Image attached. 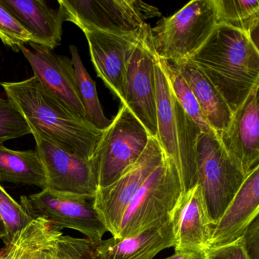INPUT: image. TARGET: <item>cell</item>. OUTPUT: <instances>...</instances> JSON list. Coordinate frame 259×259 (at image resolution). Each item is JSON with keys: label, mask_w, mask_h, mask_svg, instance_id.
Masks as SVG:
<instances>
[{"label": "cell", "mask_w": 259, "mask_h": 259, "mask_svg": "<svg viewBox=\"0 0 259 259\" xmlns=\"http://www.w3.org/2000/svg\"><path fill=\"white\" fill-rule=\"evenodd\" d=\"M0 85L30 127L64 151L84 160L92 159L104 130L72 111L35 76Z\"/></svg>", "instance_id": "cell-1"}, {"label": "cell", "mask_w": 259, "mask_h": 259, "mask_svg": "<svg viewBox=\"0 0 259 259\" xmlns=\"http://www.w3.org/2000/svg\"><path fill=\"white\" fill-rule=\"evenodd\" d=\"M218 89L232 113L259 85V51L251 37L218 24L189 59Z\"/></svg>", "instance_id": "cell-2"}, {"label": "cell", "mask_w": 259, "mask_h": 259, "mask_svg": "<svg viewBox=\"0 0 259 259\" xmlns=\"http://www.w3.org/2000/svg\"><path fill=\"white\" fill-rule=\"evenodd\" d=\"M217 25L214 0L191 1L151 28L156 54L172 64L186 61L207 41Z\"/></svg>", "instance_id": "cell-3"}, {"label": "cell", "mask_w": 259, "mask_h": 259, "mask_svg": "<svg viewBox=\"0 0 259 259\" xmlns=\"http://www.w3.org/2000/svg\"><path fill=\"white\" fill-rule=\"evenodd\" d=\"M150 138L140 121L122 104L90 160L98 189L110 186L127 172L142 156Z\"/></svg>", "instance_id": "cell-4"}, {"label": "cell", "mask_w": 259, "mask_h": 259, "mask_svg": "<svg viewBox=\"0 0 259 259\" xmlns=\"http://www.w3.org/2000/svg\"><path fill=\"white\" fill-rule=\"evenodd\" d=\"M183 192L177 168L164 156L125 210L116 239L139 234L169 221Z\"/></svg>", "instance_id": "cell-5"}, {"label": "cell", "mask_w": 259, "mask_h": 259, "mask_svg": "<svg viewBox=\"0 0 259 259\" xmlns=\"http://www.w3.org/2000/svg\"><path fill=\"white\" fill-rule=\"evenodd\" d=\"M196 174V184L201 188L213 227L246 175L218 136L202 133L197 144Z\"/></svg>", "instance_id": "cell-6"}, {"label": "cell", "mask_w": 259, "mask_h": 259, "mask_svg": "<svg viewBox=\"0 0 259 259\" xmlns=\"http://www.w3.org/2000/svg\"><path fill=\"white\" fill-rule=\"evenodd\" d=\"M20 204L32 219L44 218L60 230H77L93 244L103 240L108 232L95 207V195L45 189L28 196L22 195Z\"/></svg>", "instance_id": "cell-7"}, {"label": "cell", "mask_w": 259, "mask_h": 259, "mask_svg": "<svg viewBox=\"0 0 259 259\" xmlns=\"http://www.w3.org/2000/svg\"><path fill=\"white\" fill-rule=\"evenodd\" d=\"M58 4L63 21L81 31L131 34L143 26L145 19L160 16L157 8L137 0H60Z\"/></svg>", "instance_id": "cell-8"}, {"label": "cell", "mask_w": 259, "mask_h": 259, "mask_svg": "<svg viewBox=\"0 0 259 259\" xmlns=\"http://www.w3.org/2000/svg\"><path fill=\"white\" fill-rule=\"evenodd\" d=\"M155 56L151 28L145 23L127 62L122 104L154 138L157 131Z\"/></svg>", "instance_id": "cell-9"}, {"label": "cell", "mask_w": 259, "mask_h": 259, "mask_svg": "<svg viewBox=\"0 0 259 259\" xmlns=\"http://www.w3.org/2000/svg\"><path fill=\"white\" fill-rule=\"evenodd\" d=\"M163 157L158 141L151 137L142 156L127 172L110 186L97 189L95 207L113 237H117L125 210L138 191Z\"/></svg>", "instance_id": "cell-10"}, {"label": "cell", "mask_w": 259, "mask_h": 259, "mask_svg": "<svg viewBox=\"0 0 259 259\" xmlns=\"http://www.w3.org/2000/svg\"><path fill=\"white\" fill-rule=\"evenodd\" d=\"M30 127V126H29ZM47 179V189L57 192L95 195L98 189L91 160L62 149L30 127Z\"/></svg>", "instance_id": "cell-11"}, {"label": "cell", "mask_w": 259, "mask_h": 259, "mask_svg": "<svg viewBox=\"0 0 259 259\" xmlns=\"http://www.w3.org/2000/svg\"><path fill=\"white\" fill-rule=\"evenodd\" d=\"M141 28L127 34H113L94 28L82 30L98 76L110 92L120 99L121 103L124 100L127 62Z\"/></svg>", "instance_id": "cell-12"}, {"label": "cell", "mask_w": 259, "mask_h": 259, "mask_svg": "<svg viewBox=\"0 0 259 259\" xmlns=\"http://www.w3.org/2000/svg\"><path fill=\"white\" fill-rule=\"evenodd\" d=\"M29 45L31 49L23 46L20 51L31 65L34 76L72 111L88 119L78 95L72 60L40 45Z\"/></svg>", "instance_id": "cell-13"}, {"label": "cell", "mask_w": 259, "mask_h": 259, "mask_svg": "<svg viewBox=\"0 0 259 259\" xmlns=\"http://www.w3.org/2000/svg\"><path fill=\"white\" fill-rule=\"evenodd\" d=\"M175 251H206L213 225L198 184L183 192L170 215Z\"/></svg>", "instance_id": "cell-14"}, {"label": "cell", "mask_w": 259, "mask_h": 259, "mask_svg": "<svg viewBox=\"0 0 259 259\" xmlns=\"http://www.w3.org/2000/svg\"><path fill=\"white\" fill-rule=\"evenodd\" d=\"M258 86L233 113L229 126L220 134L226 151L239 163L245 175L259 166Z\"/></svg>", "instance_id": "cell-15"}, {"label": "cell", "mask_w": 259, "mask_h": 259, "mask_svg": "<svg viewBox=\"0 0 259 259\" xmlns=\"http://www.w3.org/2000/svg\"><path fill=\"white\" fill-rule=\"evenodd\" d=\"M259 166L247 174L242 186L213 227L210 248L239 239L259 216Z\"/></svg>", "instance_id": "cell-16"}, {"label": "cell", "mask_w": 259, "mask_h": 259, "mask_svg": "<svg viewBox=\"0 0 259 259\" xmlns=\"http://www.w3.org/2000/svg\"><path fill=\"white\" fill-rule=\"evenodd\" d=\"M175 246L170 219L130 237L110 238L93 244L95 259H153L159 252Z\"/></svg>", "instance_id": "cell-17"}, {"label": "cell", "mask_w": 259, "mask_h": 259, "mask_svg": "<svg viewBox=\"0 0 259 259\" xmlns=\"http://www.w3.org/2000/svg\"><path fill=\"white\" fill-rule=\"evenodd\" d=\"M31 34L32 43L54 51L61 45L63 16L43 0H0Z\"/></svg>", "instance_id": "cell-18"}, {"label": "cell", "mask_w": 259, "mask_h": 259, "mask_svg": "<svg viewBox=\"0 0 259 259\" xmlns=\"http://www.w3.org/2000/svg\"><path fill=\"white\" fill-rule=\"evenodd\" d=\"M172 65L192 89L206 121L218 137L231 122L233 113L230 107L218 89L190 60Z\"/></svg>", "instance_id": "cell-19"}, {"label": "cell", "mask_w": 259, "mask_h": 259, "mask_svg": "<svg viewBox=\"0 0 259 259\" xmlns=\"http://www.w3.org/2000/svg\"><path fill=\"white\" fill-rule=\"evenodd\" d=\"M154 69L157 101V131L156 139L161 147L165 157L174 163L179 174L180 155L175 97L171 90L161 60L157 54Z\"/></svg>", "instance_id": "cell-20"}, {"label": "cell", "mask_w": 259, "mask_h": 259, "mask_svg": "<svg viewBox=\"0 0 259 259\" xmlns=\"http://www.w3.org/2000/svg\"><path fill=\"white\" fill-rule=\"evenodd\" d=\"M63 235L47 220L34 218L5 242L0 250V259H43L45 252Z\"/></svg>", "instance_id": "cell-21"}, {"label": "cell", "mask_w": 259, "mask_h": 259, "mask_svg": "<svg viewBox=\"0 0 259 259\" xmlns=\"http://www.w3.org/2000/svg\"><path fill=\"white\" fill-rule=\"evenodd\" d=\"M34 186L47 189L41 160L36 151H15L0 143V183Z\"/></svg>", "instance_id": "cell-22"}, {"label": "cell", "mask_w": 259, "mask_h": 259, "mask_svg": "<svg viewBox=\"0 0 259 259\" xmlns=\"http://www.w3.org/2000/svg\"><path fill=\"white\" fill-rule=\"evenodd\" d=\"M218 25L245 33L257 46L259 2L257 0H214Z\"/></svg>", "instance_id": "cell-23"}, {"label": "cell", "mask_w": 259, "mask_h": 259, "mask_svg": "<svg viewBox=\"0 0 259 259\" xmlns=\"http://www.w3.org/2000/svg\"><path fill=\"white\" fill-rule=\"evenodd\" d=\"M69 51L75 69L78 95L85 110L88 119L98 130H105L111 124L112 120L107 119L104 115L98 98L96 84L83 65L76 47L71 45Z\"/></svg>", "instance_id": "cell-24"}, {"label": "cell", "mask_w": 259, "mask_h": 259, "mask_svg": "<svg viewBox=\"0 0 259 259\" xmlns=\"http://www.w3.org/2000/svg\"><path fill=\"white\" fill-rule=\"evenodd\" d=\"M160 60L166 72L172 94L182 108L198 125L201 133L217 136L206 121L192 89L185 81L183 77L170 63L163 59H160Z\"/></svg>", "instance_id": "cell-25"}, {"label": "cell", "mask_w": 259, "mask_h": 259, "mask_svg": "<svg viewBox=\"0 0 259 259\" xmlns=\"http://www.w3.org/2000/svg\"><path fill=\"white\" fill-rule=\"evenodd\" d=\"M28 134L31 130L22 113L8 98H0V143Z\"/></svg>", "instance_id": "cell-26"}, {"label": "cell", "mask_w": 259, "mask_h": 259, "mask_svg": "<svg viewBox=\"0 0 259 259\" xmlns=\"http://www.w3.org/2000/svg\"><path fill=\"white\" fill-rule=\"evenodd\" d=\"M43 259H95L93 243L86 238L63 235L45 252Z\"/></svg>", "instance_id": "cell-27"}, {"label": "cell", "mask_w": 259, "mask_h": 259, "mask_svg": "<svg viewBox=\"0 0 259 259\" xmlns=\"http://www.w3.org/2000/svg\"><path fill=\"white\" fill-rule=\"evenodd\" d=\"M0 40L6 46L15 51H20L26 44L32 43L31 34L13 16V13L0 3Z\"/></svg>", "instance_id": "cell-28"}, {"label": "cell", "mask_w": 259, "mask_h": 259, "mask_svg": "<svg viewBox=\"0 0 259 259\" xmlns=\"http://www.w3.org/2000/svg\"><path fill=\"white\" fill-rule=\"evenodd\" d=\"M0 214L7 227V236L4 243L19 230L28 225L32 218L24 210L22 206L4 189L0 183Z\"/></svg>", "instance_id": "cell-29"}, {"label": "cell", "mask_w": 259, "mask_h": 259, "mask_svg": "<svg viewBox=\"0 0 259 259\" xmlns=\"http://www.w3.org/2000/svg\"><path fill=\"white\" fill-rule=\"evenodd\" d=\"M206 259H249L242 247L240 239L232 243L206 251Z\"/></svg>", "instance_id": "cell-30"}, {"label": "cell", "mask_w": 259, "mask_h": 259, "mask_svg": "<svg viewBox=\"0 0 259 259\" xmlns=\"http://www.w3.org/2000/svg\"><path fill=\"white\" fill-rule=\"evenodd\" d=\"M239 239L249 259H259V216L250 224Z\"/></svg>", "instance_id": "cell-31"}, {"label": "cell", "mask_w": 259, "mask_h": 259, "mask_svg": "<svg viewBox=\"0 0 259 259\" xmlns=\"http://www.w3.org/2000/svg\"><path fill=\"white\" fill-rule=\"evenodd\" d=\"M164 259H206V251H180Z\"/></svg>", "instance_id": "cell-32"}, {"label": "cell", "mask_w": 259, "mask_h": 259, "mask_svg": "<svg viewBox=\"0 0 259 259\" xmlns=\"http://www.w3.org/2000/svg\"><path fill=\"white\" fill-rule=\"evenodd\" d=\"M7 236V227H6L5 223H4V219L2 216L0 214V239H4L5 240Z\"/></svg>", "instance_id": "cell-33"}]
</instances>
